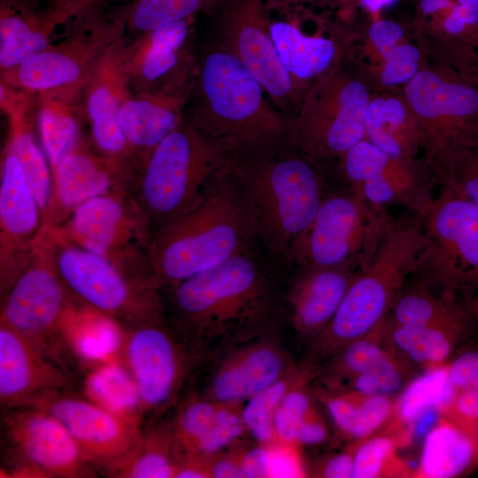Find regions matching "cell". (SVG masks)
<instances>
[{"instance_id":"obj_1","label":"cell","mask_w":478,"mask_h":478,"mask_svg":"<svg viewBox=\"0 0 478 478\" xmlns=\"http://www.w3.org/2000/svg\"><path fill=\"white\" fill-rule=\"evenodd\" d=\"M286 276L259 246L161 289L168 323L199 356L284 321Z\"/></svg>"},{"instance_id":"obj_2","label":"cell","mask_w":478,"mask_h":478,"mask_svg":"<svg viewBox=\"0 0 478 478\" xmlns=\"http://www.w3.org/2000/svg\"><path fill=\"white\" fill-rule=\"evenodd\" d=\"M265 92L238 59L215 46L197 66L185 117L227 164L262 159L288 146L287 115Z\"/></svg>"},{"instance_id":"obj_3","label":"cell","mask_w":478,"mask_h":478,"mask_svg":"<svg viewBox=\"0 0 478 478\" xmlns=\"http://www.w3.org/2000/svg\"><path fill=\"white\" fill-rule=\"evenodd\" d=\"M257 246L245 197L226 164L189 212L154 235L150 269L161 290Z\"/></svg>"},{"instance_id":"obj_4","label":"cell","mask_w":478,"mask_h":478,"mask_svg":"<svg viewBox=\"0 0 478 478\" xmlns=\"http://www.w3.org/2000/svg\"><path fill=\"white\" fill-rule=\"evenodd\" d=\"M227 165L245 197L261 251L287 276L291 250L332 184L327 166L289 145L262 159Z\"/></svg>"},{"instance_id":"obj_5","label":"cell","mask_w":478,"mask_h":478,"mask_svg":"<svg viewBox=\"0 0 478 478\" xmlns=\"http://www.w3.org/2000/svg\"><path fill=\"white\" fill-rule=\"evenodd\" d=\"M420 216L394 220L370 263L355 278L328 326L312 339L314 358H331L388 317L422 249Z\"/></svg>"},{"instance_id":"obj_6","label":"cell","mask_w":478,"mask_h":478,"mask_svg":"<svg viewBox=\"0 0 478 478\" xmlns=\"http://www.w3.org/2000/svg\"><path fill=\"white\" fill-rule=\"evenodd\" d=\"M402 93L418 121L421 158L440 186L478 147V86L428 61Z\"/></svg>"},{"instance_id":"obj_7","label":"cell","mask_w":478,"mask_h":478,"mask_svg":"<svg viewBox=\"0 0 478 478\" xmlns=\"http://www.w3.org/2000/svg\"><path fill=\"white\" fill-rule=\"evenodd\" d=\"M72 297L119 326L166 320L161 290L114 262L52 232L37 243Z\"/></svg>"},{"instance_id":"obj_8","label":"cell","mask_w":478,"mask_h":478,"mask_svg":"<svg viewBox=\"0 0 478 478\" xmlns=\"http://www.w3.org/2000/svg\"><path fill=\"white\" fill-rule=\"evenodd\" d=\"M226 164L184 114L151 152L131 189L154 235L189 212Z\"/></svg>"},{"instance_id":"obj_9","label":"cell","mask_w":478,"mask_h":478,"mask_svg":"<svg viewBox=\"0 0 478 478\" xmlns=\"http://www.w3.org/2000/svg\"><path fill=\"white\" fill-rule=\"evenodd\" d=\"M394 220L388 211L374 208L349 187L332 183L291 250L287 276L306 267L364 269Z\"/></svg>"},{"instance_id":"obj_10","label":"cell","mask_w":478,"mask_h":478,"mask_svg":"<svg viewBox=\"0 0 478 478\" xmlns=\"http://www.w3.org/2000/svg\"><path fill=\"white\" fill-rule=\"evenodd\" d=\"M369 87L357 73L339 66L304 95L295 113L287 115L288 145L328 166L365 139Z\"/></svg>"},{"instance_id":"obj_11","label":"cell","mask_w":478,"mask_h":478,"mask_svg":"<svg viewBox=\"0 0 478 478\" xmlns=\"http://www.w3.org/2000/svg\"><path fill=\"white\" fill-rule=\"evenodd\" d=\"M421 222L424 243L411 276L439 291L477 293L478 206L442 185Z\"/></svg>"},{"instance_id":"obj_12","label":"cell","mask_w":478,"mask_h":478,"mask_svg":"<svg viewBox=\"0 0 478 478\" xmlns=\"http://www.w3.org/2000/svg\"><path fill=\"white\" fill-rule=\"evenodd\" d=\"M124 8L107 14L101 3L77 15L74 29L16 66L1 71V81L36 94L75 84H85L106 53L124 39Z\"/></svg>"},{"instance_id":"obj_13","label":"cell","mask_w":478,"mask_h":478,"mask_svg":"<svg viewBox=\"0 0 478 478\" xmlns=\"http://www.w3.org/2000/svg\"><path fill=\"white\" fill-rule=\"evenodd\" d=\"M52 232L105 257L129 274L155 283L150 263L154 232L127 189H115L79 206Z\"/></svg>"},{"instance_id":"obj_14","label":"cell","mask_w":478,"mask_h":478,"mask_svg":"<svg viewBox=\"0 0 478 478\" xmlns=\"http://www.w3.org/2000/svg\"><path fill=\"white\" fill-rule=\"evenodd\" d=\"M116 346L135 383L142 419L175 402L198 357L167 320L120 326Z\"/></svg>"},{"instance_id":"obj_15","label":"cell","mask_w":478,"mask_h":478,"mask_svg":"<svg viewBox=\"0 0 478 478\" xmlns=\"http://www.w3.org/2000/svg\"><path fill=\"white\" fill-rule=\"evenodd\" d=\"M269 0H226L217 12V47L233 55L286 115L301 96L270 33Z\"/></svg>"},{"instance_id":"obj_16","label":"cell","mask_w":478,"mask_h":478,"mask_svg":"<svg viewBox=\"0 0 478 478\" xmlns=\"http://www.w3.org/2000/svg\"><path fill=\"white\" fill-rule=\"evenodd\" d=\"M336 163V181L379 210L399 205L422 217L435 199L436 181L421 158H397L364 139Z\"/></svg>"},{"instance_id":"obj_17","label":"cell","mask_w":478,"mask_h":478,"mask_svg":"<svg viewBox=\"0 0 478 478\" xmlns=\"http://www.w3.org/2000/svg\"><path fill=\"white\" fill-rule=\"evenodd\" d=\"M73 302L48 256L36 244L28 263L1 300L0 324L55 358L53 342L63 335L64 320Z\"/></svg>"},{"instance_id":"obj_18","label":"cell","mask_w":478,"mask_h":478,"mask_svg":"<svg viewBox=\"0 0 478 478\" xmlns=\"http://www.w3.org/2000/svg\"><path fill=\"white\" fill-rule=\"evenodd\" d=\"M1 428L7 447L6 470L31 466L48 478L96 475V467L66 428L48 412L30 406L4 410Z\"/></svg>"},{"instance_id":"obj_19","label":"cell","mask_w":478,"mask_h":478,"mask_svg":"<svg viewBox=\"0 0 478 478\" xmlns=\"http://www.w3.org/2000/svg\"><path fill=\"white\" fill-rule=\"evenodd\" d=\"M26 406L40 409L56 418L96 469L125 455L142 433L140 420L65 390L45 393Z\"/></svg>"},{"instance_id":"obj_20","label":"cell","mask_w":478,"mask_h":478,"mask_svg":"<svg viewBox=\"0 0 478 478\" xmlns=\"http://www.w3.org/2000/svg\"><path fill=\"white\" fill-rule=\"evenodd\" d=\"M412 35L428 61L478 86V0H420Z\"/></svg>"},{"instance_id":"obj_21","label":"cell","mask_w":478,"mask_h":478,"mask_svg":"<svg viewBox=\"0 0 478 478\" xmlns=\"http://www.w3.org/2000/svg\"><path fill=\"white\" fill-rule=\"evenodd\" d=\"M42 229V212L20 163L4 148L0 184L1 300L34 254Z\"/></svg>"},{"instance_id":"obj_22","label":"cell","mask_w":478,"mask_h":478,"mask_svg":"<svg viewBox=\"0 0 478 478\" xmlns=\"http://www.w3.org/2000/svg\"><path fill=\"white\" fill-rule=\"evenodd\" d=\"M126 56L123 39L106 53L90 74L83 89V101L95 150L132 184L129 151L118 117L122 102L132 93Z\"/></svg>"},{"instance_id":"obj_23","label":"cell","mask_w":478,"mask_h":478,"mask_svg":"<svg viewBox=\"0 0 478 478\" xmlns=\"http://www.w3.org/2000/svg\"><path fill=\"white\" fill-rule=\"evenodd\" d=\"M193 18L142 34L127 45L126 70L132 93H156L193 82L189 51Z\"/></svg>"},{"instance_id":"obj_24","label":"cell","mask_w":478,"mask_h":478,"mask_svg":"<svg viewBox=\"0 0 478 478\" xmlns=\"http://www.w3.org/2000/svg\"><path fill=\"white\" fill-rule=\"evenodd\" d=\"M269 333L231 344L210 374L203 397L243 403L293 370L289 356Z\"/></svg>"},{"instance_id":"obj_25","label":"cell","mask_w":478,"mask_h":478,"mask_svg":"<svg viewBox=\"0 0 478 478\" xmlns=\"http://www.w3.org/2000/svg\"><path fill=\"white\" fill-rule=\"evenodd\" d=\"M69 377L55 358L28 338L0 324V403L26 406L49 392L66 390Z\"/></svg>"},{"instance_id":"obj_26","label":"cell","mask_w":478,"mask_h":478,"mask_svg":"<svg viewBox=\"0 0 478 478\" xmlns=\"http://www.w3.org/2000/svg\"><path fill=\"white\" fill-rule=\"evenodd\" d=\"M360 270L306 267L291 271L283 295L284 321L311 340L330 322Z\"/></svg>"},{"instance_id":"obj_27","label":"cell","mask_w":478,"mask_h":478,"mask_svg":"<svg viewBox=\"0 0 478 478\" xmlns=\"http://www.w3.org/2000/svg\"><path fill=\"white\" fill-rule=\"evenodd\" d=\"M53 191L43 229L60 227L82 204L115 189L131 191L124 175L85 141L53 169Z\"/></svg>"},{"instance_id":"obj_28","label":"cell","mask_w":478,"mask_h":478,"mask_svg":"<svg viewBox=\"0 0 478 478\" xmlns=\"http://www.w3.org/2000/svg\"><path fill=\"white\" fill-rule=\"evenodd\" d=\"M193 82L156 93H131L119 110L133 182L154 149L181 123Z\"/></svg>"},{"instance_id":"obj_29","label":"cell","mask_w":478,"mask_h":478,"mask_svg":"<svg viewBox=\"0 0 478 478\" xmlns=\"http://www.w3.org/2000/svg\"><path fill=\"white\" fill-rule=\"evenodd\" d=\"M102 0H66L45 11L32 10L25 0H1L0 67L11 69L50 44L56 28Z\"/></svg>"},{"instance_id":"obj_30","label":"cell","mask_w":478,"mask_h":478,"mask_svg":"<svg viewBox=\"0 0 478 478\" xmlns=\"http://www.w3.org/2000/svg\"><path fill=\"white\" fill-rule=\"evenodd\" d=\"M363 39V60L358 73L368 87L382 91L405 85L428 62L406 35L403 25L390 19L373 22Z\"/></svg>"},{"instance_id":"obj_31","label":"cell","mask_w":478,"mask_h":478,"mask_svg":"<svg viewBox=\"0 0 478 478\" xmlns=\"http://www.w3.org/2000/svg\"><path fill=\"white\" fill-rule=\"evenodd\" d=\"M474 321L469 305L456 315L425 325L384 323L382 342L395 357L424 371L441 366Z\"/></svg>"},{"instance_id":"obj_32","label":"cell","mask_w":478,"mask_h":478,"mask_svg":"<svg viewBox=\"0 0 478 478\" xmlns=\"http://www.w3.org/2000/svg\"><path fill=\"white\" fill-rule=\"evenodd\" d=\"M33 95L1 82V106L9 120L5 148L19 159L43 218L52 196L53 174L33 130L35 110Z\"/></svg>"},{"instance_id":"obj_33","label":"cell","mask_w":478,"mask_h":478,"mask_svg":"<svg viewBox=\"0 0 478 478\" xmlns=\"http://www.w3.org/2000/svg\"><path fill=\"white\" fill-rule=\"evenodd\" d=\"M85 84L35 94L38 132L51 171L87 141L82 135L83 123L87 120L83 101Z\"/></svg>"},{"instance_id":"obj_34","label":"cell","mask_w":478,"mask_h":478,"mask_svg":"<svg viewBox=\"0 0 478 478\" xmlns=\"http://www.w3.org/2000/svg\"><path fill=\"white\" fill-rule=\"evenodd\" d=\"M270 33L301 100L315 82L337 66L338 48L332 39L308 35L295 23L284 20H270Z\"/></svg>"},{"instance_id":"obj_35","label":"cell","mask_w":478,"mask_h":478,"mask_svg":"<svg viewBox=\"0 0 478 478\" xmlns=\"http://www.w3.org/2000/svg\"><path fill=\"white\" fill-rule=\"evenodd\" d=\"M365 140L389 156L406 161L418 159V121L403 93L371 96L365 119Z\"/></svg>"},{"instance_id":"obj_36","label":"cell","mask_w":478,"mask_h":478,"mask_svg":"<svg viewBox=\"0 0 478 478\" xmlns=\"http://www.w3.org/2000/svg\"><path fill=\"white\" fill-rule=\"evenodd\" d=\"M183 457L172 424H158L142 431L125 455L100 469L115 478H174Z\"/></svg>"},{"instance_id":"obj_37","label":"cell","mask_w":478,"mask_h":478,"mask_svg":"<svg viewBox=\"0 0 478 478\" xmlns=\"http://www.w3.org/2000/svg\"><path fill=\"white\" fill-rule=\"evenodd\" d=\"M477 463L478 442L439 416L424 438L420 462L412 477H456L467 473Z\"/></svg>"},{"instance_id":"obj_38","label":"cell","mask_w":478,"mask_h":478,"mask_svg":"<svg viewBox=\"0 0 478 478\" xmlns=\"http://www.w3.org/2000/svg\"><path fill=\"white\" fill-rule=\"evenodd\" d=\"M322 401L338 429L355 442L366 438L385 425L395 405L392 396L350 390L322 394Z\"/></svg>"},{"instance_id":"obj_39","label":"cell","mask_w":478,"mask_h":478,"mask_svg":"<svg viewBox=\"0 0 478 478\" xmlns=\"http://www.w3.org/2000/svg\"><path fill=\"white\" fill-rule=\"evenodd\" d=\"M466 307V297L436 290L415 280L412 286L406 288L405 285L385 322L400 326L436 323L456 315Z\"/></svg>"},{"instance_id":"obj_40","label":"cell","mask_w":478,"mask_h":478,"mask_svg":"<svg viewBox=\"0 0 478 478\" xmlns=\"http://www.w3.org/2000/svg\"><path fill=\"white\" fill-rule=\"evenodd\" d=\"M448 363L424 371L409 382L395 399L394 410L389 422L412 426L425 412L445 406L455 396Z\"/></svg>"},{"instance_id":"obj_41","label":"cell","mask_w":478,"mask_h":478,"mask_svg":"<svg viewBox=\"0 0 478 478\" xmlns=\"http://www.w3.org/2000/svg\"><path fill=\"white\" fill-rule=\"evenodd\" d=\"M402 436L389 427L387 432L356 441L352 478L412 476L411 468L397 453L398 447L405 445Z\"/></svg>"},{"instance_id":"obj_42","label":"cell","mask_w":478,"mask_h":478,"mask_svg":"<svg viewBox=\"0 0 478 478\" xmlns=\"http://www.w3.org/2000/svg\"><path fill=\"white\" fill-rule=\"evenodd\" d=\"M226 0H134L124 7L127 28L139 35L164 25L216 12Z\"/></svg>"},{"instance_id":"obj_43","label":"cell","mask_w":478,"mask_h":478,"mask_svg":"<svg viewBox=\"0 0 478 478\" xmlns=\"http://www.w3.org/2000/svg\"><path fill=\"white\" fill-rule=\"evenodd\" d=\"M308 375V372L295 368L246 400L242 408L243 420L246 430L259 443L268 445L277 442L274 428L275 411L285 394L289 389L303 385Z\"/></svg>"},{"instance_id":"obj_44","label":"cell","mask_w":478,"mask_h":478,"mask_svg":"<svg viewBox=\"0 0 478 478\" xmlns=\"http://www.w3.org/2000/svg\"><path fill=\"white\" fill-rule=\"evenodd\" d=\"M385 320L369 334L343 346L329 358L333 382L341 389L337 391L387 352L382 342Z\"/></svg>"},{"instance_id":"obj_45","label":"cell","mask_w":478,"mask_h":478,"mask_svg":"<svg viewBox=\"0 0 478 478\" xmlns=\"http://www.w3.org/2000/svg\"><path fill=\"white\" fill-rule=\"evenodd\" d=\"M219 403L193 397L178 411L172 428L183 456L196 455L198 445L213 422Z\"/></svg>"},{"instance_id":"obj_46","label":"cell","mask_w":478,"mask_h":478,"mask_svg":"<svg viewBox=\"0 0 478 478\" xmlns=\"http://www.w3.org/2000/svg\"><path fill=\"white\" fill-rule=\"evenodd\" d=\"M411 369L387 350L382 358L339 391L350 390L367 395L392 396L403 389Z\"/></svg>"},{"instance_id":"obj_47","label":"cell","mask_w":478,"mask_h":478,"mask_svg":"<svg viewBox=\"0 0 478 478\" xmlns=\"http://www.w3.org/2000/svg\"><path fill=\"white\" fill-rule=\"evenodd\" d=\"M241 403H219L208 432L201 440L196 455L210 458L239 439L246 428Z\"/></svg>"},{"instance_id":"obj_48","label":"cell","mask_w":478,"mask_h":478,"mask_svg":"<svg viewBox=\"0 0 478 478\" xmlns=\"http://www.w3.org/2000/svg\"><path fill=\"white\" fill-rule=\"evenodd\" d=\"M438 412L440 416L478 442V390H458L453 398Z\"/></svg>"},{"instance_id":"obj_49","label":"cell","mask_w":478,"mask_h":478,"mask_svg":"<svg viewBox=\"0 0 478 478\" xmlns=\"http://www.w3.org/2000/svg\"><path fill=\"white\" fill-rule=\"evenodd\" d=\"M293 443L275 442L268 444L269 477L305 476L304 467Z\"/></svg>"},{"instance_id":"obj_50","label":"cell","mask_w":478,"mask_h":478,"mask_svg":"<svg viewBox=\"0 0 478 478\" xmlns=\"http://www.w3.org/2000/svg\"><path fill=\"white\" fill-rule=\"evenodd\" d=\"M443 185L454 187L478 206V150L466 154L456 166L448 182Z\"/></svg>"},{"instance_id":"obj_51","label":"cell","mask_w":478,"mask_h":478,"mask_svg":"<svg viewBox=\"0 0 478 478\" xmlns=\"http://www.w3.org/2000/svg\"><path fill=\"white\" fill-rule=\"evenodd\" d=\"M451 381L458 390H478V350L466 351L448 363Z\"/></svg>"},{"instance_id":"obj_52","label":"cell","mask_w":478,"mask_h":478,"mask_svg":"<svg viewBox=\"0 0 478 478\" xmlns=\"http://www.w3.org/2000/svg\"><path fill=\"white\" fill-rule=\"evenodd\" d=\"M355 446L356 442L346 451L337 453L324 460L314 473L315 476L325 478H352Z\"/></svg>"},{"instance_id":"obj_53","label":"cell","mask_w":478,"mask_h":478,"mask_svg":"<svg viewBox=\"0 0 478 478\" xmlns=\"http://www.w3.org/2000/svg\"><path fill=\"white\" fill-rule=\"evenodd\" d=\"M242 451L236 453L216 454L209 458L211 477H243L242 469Z\"/></svg>"},{"instance_id":"obj_54","label":"cell","mask_w":478,"mask_h":478,"mask_svg":"<svg viewBox=\"0 0 478 478\" xmlns=\"http://www.w3.org/2000/svg\"><path fill=\"white\" fill-rule=\"evenodd\" d=\"M268 448H254L242 454L243 477H269Z\"/></svg>"},{"instance_id":"obj_55","label":"cell","mask_w":478,"mask_h":478,"mask_svg":"<svg viewBox=\"0 0 478 478\" xmlns=\"http://www.w3.org/2000/svg\"><path fill=\"white\" fill-rule=\"evenodd\" d=\"M327 436V427L317 412L305 420L300 425L297 436V443L317 444L324 441Z\"/></svg>"},{"instance_id":"obj_56","label":"cell","mask_w":478,"mask_h":478,"mask_svg":"<svg viewBox=\"0 0 478 478\" xmlns=\"http://www.w3.org/2000/svg\"><path fill=\"white\" fill-rule=\"evenodd\" d=\"M396 0H360L359 4L362 8L375 12L382 7L394 3Z\"/></svg>"},{"instance_id":"obj_57","label":"cell","mask_w":478,"mask_h":478,"mask_svg":"<svg viewBox=\"0 0 478 478\" xmlns=\"http://www.w3.org/2000/svg\"><path fill=\"white\" fill-rule=\"evenodd\" d=\"M474 322L478 324V292L466 297Z\"/></svg>"},{"instance_id":"obj_58","label":"cell","mask_w":478,"mask_h":478,"mask_svg":"<svg viewBox=\"0 0 478 478\" xmlns=\"http://www.w3.org/2000/svg\"><path fill=\"white\" fill-rule=\"evenodd\" d=\"M27 1L32 2L33 0H27ZM48 1H50V4H52L66 1V0H48Z\"/></svg>"},{"instance_id":"obj_59","label":"cell","mask_w":478,"mask_h":478,"mask_svg":"<svg viewBox=\"0 0 478 478\" xmlns=\"http://www.w3.org/2000/svg\"><path fill=\"white\" fill-rule=\"evenodd\" d=\"M476 150H478V147H477Z\"/></svg>"},{"instance_id":"obj_60","label":"cell","mask_w":478,"mask_h":478,"mask_svg":"<svg viewBox=\"0 0 478 478\" xmlns=\"http://www.w3.org/2000/svg\"><path fill=\"white\" fill-rule=\"evenodd\" d=\"M103 1H104V0H103Z\"/></svg>"}]
</instances>
